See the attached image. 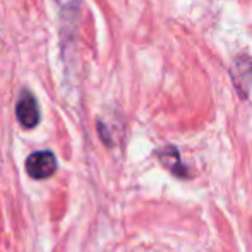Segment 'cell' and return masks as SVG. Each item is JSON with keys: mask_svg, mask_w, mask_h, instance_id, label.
I'll use <instances>...</instances> for the list:
<instances>
[{"mask_svg": "<svg viewBox=\"0 0 252 252\" xmlns=\"http://www.w3.org/2000/svg\"><path fill=\"white\" fill-rule=\"evenodd\" d=\"M156 155H158L161 165L165 166V168H168L173 175L187 177V168L182 165V159H180V155L175 146H165L163 150H159L156 153Z\"/></svg>", "mask_w": 252, "mask_h": 252, "instance_id": "cell-4", "label": "cell"}, {"mask_svg": "<svg viewBox=\"0 0 252 252\" xmlns=\"http://www.w3.org/2000/svg\"><path fill=\"white\" fill-rule=\"evenodd\" d=\"M62 10H76L79 7V0H55Z\"/></svg>", "mask_w": 252, "mask_h": 252, "instance_id": "cell-5", "label": "cell"}, {"mask_svg": "<svg viewBox=\"0 0 252 252\" xmlns=\"http://www.w3.org/2000/svg\"><path fill=\"white\" fill-rule=\"evenodd\" d=\"M98 130H100V134H101L103 141H105L106 144H110V136H108V132H106V130H105V127H103V124H98Z\"/></svg>", "mask_w": 252, "mask_h": 252, "instance_id": "cell-6", "label": "cell"}, {"mask_svg": "<svg viewBox=\"0 0 252 252\" xmlns=\"http://www.w3.org/2000/svg\"><path fill=\"white\" fill-rule=\"evenodd\" d=\"M57 170V158L52 151H36L26 159V172L31 179H50Z\"/></svg>", "mask_w": 252, "mask_h": 252, "instance_id": "cell-2", "label": "cell"}, {"mask_svg": "<svg viewBox=\"0 0 252 252\" xmlns=\"http://www.w3.org/2000/svg\"><path fill=\"white\" fill-rule=\"evenodd\" d=\"M233 86L242 100H246L252 88V57L251 55H239L233 59L232 69H230Z\"/></svg>", "mask_w": 252, "mask_h": 252, "instance_id": "cell-1", "label": "cell"}, {"mask_svg": "<svg viewBox=\"0 0 252 252\" xmlns=\"http://www.w3.org/2000/svg\"><path fill=\"white\" fill-rule=\"evenodd\" d=\"M16 117L24 129H33L40 122V110H38L36 98L31 91H23L16 106Z\"/></svg>", "mask_w": 252, "mask_h": 252, "instance_id": "cell-3", "label": "cell"}]
</instances>
